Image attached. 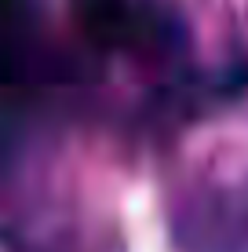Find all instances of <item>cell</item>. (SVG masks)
<instances>
[{"label": "cell", "mask_w": 248, "mask_h": 252, "mask_svg": "<svg viewBox=\"0 0 248 252\" xmlns=\"http://www.w3.org/2000/svg\"><path fill=\"white\" fill-rule=\"evenodd\" d=\"M40 66V0H0V88L22 84Z\"/></svg>", "instance_id": "obj_3"}, {"label": "cell", "mask_w": 248, "mask_h": 252, "mask_svg": "<svg viewBox=\"0 0 248 252\" xmlns=\"http://www.w3.org/2000/svg\"><path fill=\"white\" fill-rule=\"evenodd\" d=\"M175 252H248V183H204L172 208Z\"/></svg>", "instance_id": "obj_2"}, {"label": "cell", "mask_w": 248, "mask_h": 252, "mask_svg": "<svg viewBox=\"0 0 248 252\" xmlns=\"http://www.w3.org/2000/svg\"><path fill=\"white\" fill-rule=\"evenodd\" d=\"M84 40L132 63H175L190 51V22L175 0H73Z\"/></svg>", "instance_id": "obj_1"}]
</instances>
